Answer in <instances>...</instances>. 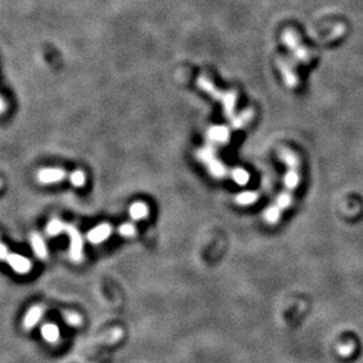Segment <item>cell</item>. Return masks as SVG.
Here are the masks:
<instances>
[{
  "label": "cell",
  "mask_w": 363,
  "mask_h": 363,
  "mask_svg": "<svg viewBox=\"0 0 363 363\" xmlns=\"http://www.w3.org/2000/svg\"><path fill=\"white\" fill-rule=\"evenodd\" d=\"M282 158L288 165V172L286 173L283 180L284 189L283 192L279 194L274 204H271L263 212V219L269 225H275L280 220L284 210L292 205L294 191L300 183V167L296 156L291 152L286 151Z\"/></svg>",
  "instance_id": "obj_1"
},
{
  "label": "cell",
  "mask_w": 363,
  "mask_h": 363,
  "mask_svg": "<svg viewBox=\"0 0 363 363\" xmlns=\"http://www.w3.org/2000/svg\"><path fill=\"white\" fill-rule=\"evenodd\" d=\"M66 233L69 237V257H71L72 261L76 263H79L82 261L84 258V240L79 230L72 225L66 226Z\"/></svg>",
  "instance_id": "obj_2"
},
{
  "label": "cell",
  "mask_w": 363,
  "mask_h": 363,
  "mask_svg": "<svg viewBox=\"0 0 363 363\" xmlns=\"http://www.w3.org/2000/svg\"><path fill=\"white\" fill-rule=\"evenodd\" d=\"M197 84H199V86L202 89L207 90L209 94H212L214 98L222 99V100H224V102H225L227 114H228V115L230 114V112H232V108H233V104H234V102H233L234 94L233 93L221 94L220 92H219V90H215V88H214V86L212 85V82H210L207 79H205V78H200L199 81H197Z\"/></svg>",
  "instance_id": "obj_3"
},
{
  "label": "cell",
  "mask_w": 363,
  "mask_h": 363,
  "mask_svg": "<svg viewBox=\"0 0 363 363\" xmlns=\"http://www.w3.org/2000/svg\"><path fill=\"white\" fill-rule=\"evenodd\" d=\"M6 262L18 274H27L32 267L30 260L19 254H10L6 259Z\"/></svg>",
  "instance_id": "obj_4"
},
{
  "label": "cell",
  "mask_w": 363,
  "mask_h": 363,
  "mask_svg": "<svg viewBox=\"0 0 363 363\" xmlns=\"http://www.w3.org/2000/svg\"><path fill=\"white\" fill-rule=\"evenodd\" d=\"M65 171L61 168H44L38 173V180L40 184H55L65 179Z\"/></svg>",
  "instance_id": "obj_5"
},
{
  "label": "cell",
  "mask_w": 363,
  "mask_h": 363,
  "mask_svg": "<svg viewBox=\"0 0 363 363\" xmlns=\"http://www.w3.org/2000/svg\"><path fill=\"white\" fill-rule=\"evenodd\" d=\"M111 233H112V227L108 224H100L89 230L87 234V239L90 243L99 245V243L107 240V239L110 238Z\"/></svg>",
  "instance_id": "obj_6"
},
{
  "label": "cell",
  "mask_w": 363,
  "mask_h": 363,
  "mask_svg": "<svg viewBox=\"0 0 363 363\" xmlns=\"http://www.w3.org/2000/svg\"><path fill=\"white\" fill-rule=\"evenodd\" d=\"M44 309L41 306H33L28 309L26 314H25L23 325L25 329H32L34 328V325L39 322L43 317Z\"/></svg>",
  "instance_id": "obj_7"
},
{
  "label": "cell",
  "mask_w": 363,
  "mask_h": 363,
  "mask_svg": "<svg viewBox=\"0 0 363 363\" xmlns=\"http://www.w3.org/2000/svg\"><path fill=\"white\" fill-rule=\"evenodd\" d=\"M31 245L33 251L39 259H46L48 257V251L46 248V245H45V241L43 237L38 233H33L31 235Z\"/></svg>",
  "instance_id": "obj_8"
},
{
  "label": "cell",
  "mask_w": 363,
  "mask_h": 363,
  "mask_svg": "<svg viewBox=\"0 0 363 363\" xmlns=\"http://www.w3.org/2000/svg\"><path fill=\"white\" fill-rule=\"evenodd\" d=\"M41 335H43L45 341L49 342V343H55L59 340L60 331L55 323H45L41 327Z\"/></svg>",
  "instance_id": "obj_9"
},
{
  "label": "cell",
  "mask_w": 363,
  "mask_h": 363,
  "mask_svg": "<svg viewBox=\"0 0 363 363\" xmlns=\"http://www.w3.org/2000/svg\"><path fill=\"white\" fill-rule=\"evenodd\" d=\"M130 216L135 221L142 220L148 215V207L143 202H134L130 207Z\"/></svg>",
  "instance_id": "obj_10"
},
{
  "label": "cell",
  "mask_w": 363,
  "mask_h": 363,
  "mask_svg": "<svg viewBox=\"0 0 363 363\" xmlns=\"http://www.w3.org/2000/svg\"><path fill=\"white\" fill-rule=\"evenodd\" d=\"M208 138L212 140V141L224 143L228 141L229 134L226 127L217 126V127H212V129L208 131Z\"/></svg>",
  "instance_id": "obj_11"
},
{
  "label": "cell",
  "mask_w": 363,
  "mask_h": 363,
  "mask_svg": "<svg viewBox=\"0 0 363 363\" xmlns=\"http://www.w3.org/2000/svg\"><path fill=\"white\" fill-rule=\"evenodd\" d=\"M66 226L67 225H65L59 219H52L46 226V233L49 237H57V235L65 232Z\"/></svg>",
  "instance_id": "obj_12"
},
{
  "label": "cell",
  "mask_w": 363,
  "mask_h": 363,
  "mask_svg": "<svg viewBox=\"0 0 363 363\" xmlns=\"http://www.w3.org/2000/svg\"><path fill=\"white\" fill-rule=\"evenodd\" d=\"M207 167H208V171L210 172V174L215 176V178H222V176H225L226 174L225 166L216 159H213L212 161H209L207 164Z\"/></svg>",
  "instance_id": "obj_13"
},
{
  "label": "cell",
  "mask_w": 363,
  "mask_h": 363,
  "mask_svg": "<svg viewBox=\"0 0 363 363\" xmlns=\"http://www.w3.org/2000/svg\"><path fill=\"white\" fill-rule=\"evenodd\" d=\"M258 200V194L254 192H243L235 197V201L240 206H249Z\"/></svg>",
  "instance_id": "obj_14"
},
{
  "label": "cell",
  "mask_w": 363,
  "mask_h": 363,
  "mask_svg": "<svg viewBox=\"0 0 363 363\" xmlns=\"http://www.w3.org/2000/svg\"><path fill=\"white\" fill-rule=\"evenodd\" d=\"M232 178L238 185L243 186L248 183L249 175L248 173L245 170H242V168H235V170L232 171Z\"/></svg>",
  "instance_id": "obj_15"
},
{
  "label": "cell",
  "mask_w": 363,
  "mask_h": 363,
  "mask_svg": "<svg viewBox=\"0 0 363 363\" xmlns=\"http://www.w3.org/2000/svg\"><path fill=\"white\" fill-rule=\"evenodd\" d=\"M118 232H119V234L121 235V237L133 238V237H135V234H137V228H135V226L133 224L126 222V224H122L120 227H119Z\"/></svg>",
  "instance_id": "obj_16"
},
{
  "label": "cell",
  "mask_w": 363,
  "mask_h": 363,
  "mask_svg": "<svg viewBox=\"0 0 363 363\" xmlns=\"http://www.w3.org/2000/svg\"><path fill=\"white\" fill-rule=\"evenodd\" d=\"M197 158H199L202 162L207 165L209 161H212L213 159H215L214 155V151L212 147H204L202 150L197 152Z\"/></svg>",
  "instance_id": "obj_17"
},
{
  "label": "cell",
  "mask_w": 363,
  "mask_h": 363,
  "mask_svg": "<svg viewBox=\"0 0 363 363\" xmlns=\"http://www.w3.org/2000/svg\"><path fill=\"white\" fill-rule=\"evenodd\" d=\"M63 315H64V319H65L66 322L73 325V327H78V325H80L82 322L80 315L77 314V313H74V312H64Z\"/></svg>",
  "instance_id": "obj_18"
},
{
  "label": "cell",
  "mask_w": 363,
  "mask_h": 363,
  "mask_svg": "<svg viewBox=\"0 0 363 363\" xmlns=\"http://www.w3.org/2000/svg\"><path fill=\"white\" fill-rule=\"evenodd\" d=\"M69 180H71L72 185L76 186V187H82L86 181V176L84 174V172L76 171L72 173L71 176H69Z\"/></svg>",
  "instance_id": "obj_19"
},
{
  "label": "cell",
  "mask_w": 363,
  "mask_h": 363,
  "mask_svg": "<svg viewBox=\"0 0 363 363\" xmlns=\"http://www.w3.org/2000/svg\"><path fill=\"white\" fill-rule=\"evenodd\" d=\"M0 254H2V259L3 260H6L8 255H10V254L7 253V248H6L5 243H2V253H0Z\"/></svg>",
  "instance_id": "obj_20"
}]
</instances>
